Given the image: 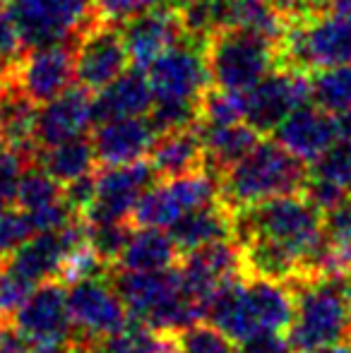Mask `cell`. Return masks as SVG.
Returning a JSON list of instances; mask_svg holds the SVG:
<instances>
[{
    "label": "cell",
    "mask_w": 351,
    "mask_h": 353,
    "mask_svg": "<svg viewBox=\"0 0 351 353\" xmlns=\"http://www.w3.org/2000/svg\"><path fill=\"white\" fill-rule=\"evenodd\" d=\"M226 29H243L279 43L286 22L267 0H226Z\"/></svg>",
    "instance_id": "obj_31"
},
{
    "label": "cell",
    "mask_w": 351,
    "mask_h": 353,
    "mask_svg": "<svg viewBox=\"0 0 351 353\" xmlns=\"http://www.w3.org/2000/svg\"><path fill=\"white\" fill-rule=\"evenodd\" d=\"M169 236L181 250V255L207 243L234 238V212L221 200H214L178 216L169 226Z\"/></svg>",
    "instance_id": "obj_25"
},
{
    "label": "cell",
    "mask_w": 351,
    "mask_h": 353,
    "mask_svg": "<svg viewBox=\"0 0 351 353\" xmlns=\"http://www.w3.org/2000/svg\"><path fill=\"white\" fill-rule=\"evenodd\" d=\"M294 317V291L289 283L243 274L217 288L205 303L202 322L217 327L231 341L258 334H286Z\"/></svg>",
    "instance_id": "obj_2"
},
{
    "label": "cell",
    "mask_w": 351,
    "mask_h": 353,
    "mask_svg": "<svg viewBox=\"0 0 351 353\" xmlns=\"http://www.w3.org/2000/svg\"><path fill=\"white\" fill-rule=\"evenodd\" d=\"M32 226L27 221V214L22 210H10L8 205L0 207V257L12 252L19 243H24L32 236Z\"/></svg>",
    "instance_id": "obj_38"
},
{
    "label": "cell",
    "mask_w": 351,
    "mask_h": 353,
    "mask_svg": "<svg viewBox=\"0 0 351 353\" xmlns=\"http://www.w3.org/2000/svg\"><path fill=\"white\" fill-rule=\"evenodd\" d=\"M274 140L301 161L313 163L337 140V116L320 106H299L274 128Z\"/></svg>",
    "instance_id": "obj_21"
},
{
    "label": "cell",
    "mask_w": 351,
    "mask_h": 353,
    "mask_svg": "<svg viewBox=\"0 0 351 353\" xmlns=\"http://www.w3.org/2000/svg\"><path fill=\"white\" fill-rule=\"evenodd\" d=\"M161 0H94V10L101 22L108 24H123L126 19L135 17L137 12L152 8Z\"/></svg>",
    "instance_id": "obj_41"
},
{
    "label": "cell",
    "mask_w": 351,
    "mask_h": 353,
    "mask_svg": "<svg viewBox=\"0 0 351 353\" xmlns=\"http://www.w3.org/2000/svg\"><path fill=\"white\" fill-rule=\"evenodd\" d=\"M277 48L279 65L303 72L347 65L351 63V14L320 10L289 24Z\"/></svg>",
    "instance_id": "obj_6"
},
{
    "label": "cell",
    "mask_w": 351,
    "mask_h": 353,
    "mask_svg": "<svg viewBox=\"0 0 351 353\" xmlns=\"http://www.w3.org/2000/svg\"><path fill=\"white\" fill-rule=\"evenodd\" d=\"M308 176L315 181H325L337 190L351 195V137L337 135L313 163H308Z\"/></svg>",
    "instance_id": "obj_33"
},
{
    "label": "cell",
    "mask_w": 351,
    "mask_h": 353,
    "mask_svg": "<svg viewBox=\"0 0 351 353\" xmlns=\"http://www.w3.org/2000/svg\"><path fill=\"white\" fill-rule=\"evenodd\" d=\"M128 51L116 24L94 22L75 41V79L89 92H99L128 70Z\"/></svg>",
    "instance_id": "obj_17"
},
{
    "label": "cell",
    "mask_w": 351,
    "mask_h": 353,
    "mask_svg": "<svg viewBox=\"0 0 351 353\" xmlns=\"http://www.w3.org/2000/svg\"><path fill=\"white\" fill-rule=\"evenodd\" d=\"M27 353H80L72 346V341H43V344H32Z\"/></svg>",
    "instance_id": "obj_47"
},
{
    "label": "cell",
    "mask_w": 351,
    "mask_h": 353,
    "mask_svg": "<svg viewBox=\"0 0 351 353\" xmlns=\"http://www.w3.org/2000/svg\"><path fill=\"white\" fill-rule=\"evenodd\" d=\"M32 288L34 283H29L19 274H14L12 270L0 265V317H12L27 301Z\"/></svg>",
    "instance_id": "obj_39"
},
{
    "label": "cell",
    "mask_w": 351,
    "mask_h": 353,
    "mask_svg": "<svg viewBox=\"0 0 351 353\" xmlns=\"http://www.w3.org/2000/svg\"><path fill=\"white\" fill-rule=\"evenodd\" d=\"M267 3H270L272 10L284 19L286 27H289V24L301 22V19L310 17V14H315V12L323 10L320 0H267Z\"/></svg>",
    "instance_id": "obj_44"
},
{
    "label": "cell",
    "mask_w": 351,
    "mask_h": 353,
    "mask_svg": "<svg viewBox=\"0 0 351 353\" xmlns=\"http://www.w3.org/2000/svg\"><path fill=\"white\" fill-rule=\"evenodd\" d=\"M205 58L214 87L245 94L279 65V48L253 32L221 29L205 43Z\"/></svg>",
    "instance_id": "obj_7"
},
{
    "label": "cell",
    "mask_w": 351,
    "mask_h": 353,
    "mask_svg": "<svg viewBox=\"0 0 351 353\" xmlns=\"http://www.w3.org/2000/svg\"><path fill=\"white\" fill-rule=\"evenodd\" d=\"M132 228L126 221L111 223H87V243L106 265H116L126 250Z\"/></svg>",
    "instance_id": "obj_36"
},
{
    "label": "cell",
    "mask_w": 351,
    "mask_h": 353,
    "mask_svg": "<svg viewBox=\"0 0 351 353\" xmlns=\"http://www.w3.org/2000/svg\"><path fill=\"white\" fill-rule=\"evenodd\" d=\"M0 3H3V0H0Z\"/></svg>",
    "instance_id": "obj_54"
},
{
    "label": "cell",
    "mask_w": 351,
    "mask_h": 353,
    "mask_svg": "<svg viewBox=\"0 0 351 353\" xmlns=\"http://www.w3.org/2000/svg\"><path fill=\"white\" fill-rule=\"evenodd\" d=\"M178 262H181V250L171 241L169 231L157 226H137L132 228V236L128 241L126 250H123L121 260L116 262V267L154 272L169 270Z\"/></svg>",
    "instance_id": "obj_28"
},
{
    "label": "cell",
    "mask_w": 351,
    "mask_h": 353,
    "mask_svg": "<svg viewBox=\"0 0 351 353\" xmlns=\"http://www.w3.org/2000/svg\"><path fill=\"white\" fill-rule=\"evenodd\" d=\"M310 101L332 116L351 113V63L315 70L310 77Z\"/></svg>",
    "instance_id": "obj_32"
},
{
    "label": "cell",
    "mask_w": 351,
    "mask_h": 353,
    "mask_svg": "<svg viewBox=\"0 0 351 353\" xmlns=\"http://www.w3.org/2000/svg\"><path fill=\"white\" fill-rule=\"evenodd\" d=\"M323 10H332V12L351 14V0H320Z\"/></svg>",
    "instance_id": "obj_48"
},
{
    "label": "cell",
    "mask_w": 351,
    "mask_h": 353,
    "mask_svg": "<svg viewBox=\"0 0 351 353\" xmlns=\"http://www.w3.org/2000/svg\"><path fill=\"white\" fill-rule=\"evenodd\" d=\"M32 341L14 325L12 317H0V353H27Z\"/></svg>",
    "instance_id": "obj_46"
},
{
    "label": "cell",
    "mask_w": 351,
    "mask_h": 353,
    "mask_svg": "<svg viewBox=\"0 0 351 353\" xmlns=\"http://www.w3.org/2000/svg\"><path fill=\"white\" fill-rule=\"evenodd\" d=\"M85 241L87 223L85 219H77L61 231L32 233L27 241L19 243L12 252L3 257V265L37 286V283L58 279L68 252Z\"/></svg>",
    "instance_id": "obj_13"
},
{
    "label": "cell",
    "mask_w": 351,
    "mask_h": 353,
    "mask_svg": "<svg viewBox=\"0 0 351 353\" xmlns=\"http://www.w3.org/2000/svg\"><path fill=\"white\" fill-rule=\"evenodd\" d=\"M310 101V77L296 68L277 65L267 72L255 87L245 92V123L250 128L267 135L274 132V128Z\"/></svg>",
    "instance_id": "obj_12"
},
{
    "label": "cell",
    "mask_w": 351,
    "mask_h": 353,
    "mask_svg": "<svg viewBox=\"0 0 351 353\" xmlns=\"http://www.w3.org/2000/svg\"><path fill=\"white\" fill-rule=\"evenodd\" d=\"M154 132H171L183 130V128H192L200 123V113H197V103H183V101H154L150 108V118Z\"/></svg>",
    "instance_id": "obj_37"
},
{
    "label": "cell",
    "mask_w": 351,
    "mask_h": 353,
    "mask_svg": "<svg viewBox=\"0 0 351 353\" xmlns=\"http://www.w3.org/2000/svg\"><path fill=\"white\" fill-rule=\"evenodd\" d=\"M200 125H229L245 121V94L210 87L197 103Z\"/></svg>",
    "instance_id": "obj_35"
},
{
    "label": "cell",
    "mask_w": 351,
    "mask_h": 353,
    "mask_svg": "<svg viewBox=\"0 0 351 353\" xmlns=\"http://www.w3.org/2000/svg\"><path fill=\"white\" fill-rule=\"evenodd\" d=\"M8 79H10V63H0V92L5 89Z\"/></svg>",
    "instance_id": "obj_50"
},
{
    "label": "cell",
    "mask_w": 351,
    "mask_h": 353,
    "mask_svg": "<svg viewBox=\"0 0 351 353\" xmlns=\"http://www.w3.org/2000/svg\"><path fill=\"white\" fill-rule=\"evenodd\" d=\"M27 163L29 161H24L14 149L5 147V144L0 142V205H10V202L14 200L19 176H22Z\"/></svg>",
    "instance_id": "obj_40"
},
{
    "label": "cell",
    "mask_w": 351,
    "mask_h": 353,
    "mask_svg": "<svg viewBox=\"0 0 351 353\" xmlns=\"http://www.w3.org/2000/svg\"><path fill=\"white\" fill-rule=\"evenodd\" d=\"M34 161L53 178L61 185L77 181V178L94 173L97 166V154H94L92 137L80 135L70 137V140H63L51 147H41V152H37Z\"/></svg>",
    "instance_id": "obj_29"
},
{
    "label": "cell",
    "mask_w": 351,
    "mask_h": 353,
    "mask_svg": "<svg viewBox=\"0 0 351 353\" xmlns=\"http://www.w3.org/2000/svg\"><path fill=\"white\" fill-rule=\"evenodd\" d=\"M294 317L286 330L294 353H320L351 339V310L342 274H318L289 283Z\"/></svg>",
    "instance_id": "obj_5"
},
{
    "label": "cell",
    "mask_w": 351,
    "mask_h": 353,
    "mask_svg": "<svg viewBox=\"0 0 351 353\" xmlns=\"http://www.w3.org/2000/svg\"><path fill=\"white\" fill-rule=\"evenodd\" d=\"M205 152V168L217 178L229 171L236 161L245 157L260 142V132L245 121L229 123V125H200L197 123Z\"/></svg>",
    "instance_id": "obj_27"
},
{
    "label": "cell",
    "mask_w": 351,
    "mask_h": 353,
    "mask_svg": "<svg viewBox=\"0 0 351 353\" xmlns=\"http://www.w3.org/2000/svg\"><path fill=\"white\" fill-rule=\"evenodd\" d=\"M111 283L128 315L137 317L157 332L176 334L195 322H202V305L183 288L178 265L154 272L123 270L113 265Z\"/></svg>",
    "instance_id": "obj_3"
},
{
    "label": "cell",
    "mask_w": 351,
    "mask_h": 353,
    "mask_svg": "<svg viewBox=\"0 0 351 353\" xmlns=\"http://www.w3.org/2000/svg\"><path fill=\"white\" fill-rule=\"evenodd\" d=\"M0 207H5V205H0Z\"/></svg>",
    "instance_id": "obj_52"
},
{
    "label": "cell",
    "mask_w": 351,
    "mask_h": 353,
    "mask_svg": "<svg viewBox=\"0 0 351 353\" xmlns=\"http://www.w3.org/2000/svg\"><path fill=\"white\" fill-rule=\"evenodd\" d=\"M239 349L241 353H294L286 334H274V332L250 336V339L241 341Z\"/></svg>",
    "instance_id": "obj_45"
},
{
    "label": "cell",
    "mask_w": 351,
    "mask_h": 353,
    "mask_svg": "<svg viewBox=\"0 0 351 353\" xmlns=\"http://www.w3.org/2000/svg\"><path fill=\"white\" fill-rule=\"evenodd\" d=\"M72 320V346L89 353L94 341L116 332L128 320V310L111 283V272L66 283Z\"/></svg>",
    "instance_id": "obj_9"
},
{
    "label": "cell",
    "mask_w": 351,
    "mask_h": 353,
    "mask_svg": "<svg viewBox=\"0 0 351 353\" xmlns=\"http://www.w3.org/2000/svg\"><path fill=\"white\" fill-rule=\"evenodd\" d=\"M10 77L32 101H48L75 82V48L72 43L27 48L22 58L10 63Z\"/></svg>",
    "instance_id": "obj_15"
},
{
    "label": "cell",
    "mask_w": 351,
    "mask_h": 353,
    "mask_svg": "<svg viewBox=\"0 0 351 353\" xmlns=\"http://www.w3.org/2000/svg\"><path fill=\"white\" fill-rule=\"evenodd\" d=\"M94 123L92 116V99L89 89L68 87L58 97L41 103L37 113V147H51L70 137H80L89 130Z\"/></svg>",
    "instance_id": "obj_20"
},
{
    "label": "cell",
    "mask_w": 351,
    "mask_h": 353,
    "mask_svg": "<svg viewBox=\"0 0 351 353\" xmlns=\"http://www.w3.org/2000/svg\"><path fill=\"white\" fill-rule=\"evenodd\" d=\"M63 197V185L58 181H53L37 161H29L24 166L22 176H19L17 190H14V205L22 212L39 210L43 205L61 200Z\"/></svg>",
    "instance_id": "obj_34"
},
{
    "label": "cell",
    "mask_w": 351,
    "mask_h": 353,
    "mask_svg": "<svg viewBox=\"0 0 351 353\" xmlns=\"http://www.w3.org/2000/svg\"><path fill=\"white\" fill-rule=\"evenodd\" d=\"M157 173L150 161H132L121 166H103L97 173V188L89 207L82 214L85 223L126 221L135 210L142 192L154 183Z\"/></svg>",
    "instance_id": "obj_14"
},
{
    "label": "cell",
    "mask_w": 351,
    "mask_h": 353,
    "mask_svg": "<svg viewBox=\"0 0 351 353\" xmlns=\"http://www.w3.org/2000/svg\"><path fill=\"white\" fill-rule=\"evenodd\" d=\"M342 279H344V293H347V303H349V310H351V270L344 272Z\"/></svg>",
    "instance_id": "obj_51"
},
{
    "label": "cell",
    "mask_w": 351,
    "mask_h": 353,
    "mask_svg": "<svg viewBox=\"0 0 351 353\" xmlns=\"http://www.w3.org/2000/svg\"><path fill=\"white\" fill-rule=\"evenodd\" d=\"M94 188H97V173H87V176L63 185V197H66V202L72 207V212L77 216H82L89 207V202L94 197Z\"/></svg>",
    "instance_id": "obj_42"
},
{
    "label": "cell",
    "mask_w": 351,
    "mask_h": 353,
    "mask_svg": "<svg viewBox=\"0 0 351 353\" xmlns=\"http://www.w3.org/2000/svg\"><path fill=\"white\" fill-rule=\"evenodd\" d=\"M145 74L154 101L200 103L202 94L212 87L205 46L188 39L154 58Z\"/></svg>",
    "instance_id": "obj_11"
},
{
    "label": "cell",
    "mask_w": 351,
    "mask_h": 353,
    "mask_svg": "<svg viewBox=\"0 0 351 353\" xmlns=\"http://www.w3.org/2000/svg\"><path fill=\"white\" fill-rule=\"evenodd\" d=\"M320 353H351V339L339 341V344H334V346H328V349L320 351Z\"/></svg>",
    "instance_id": "obj_49"
},
{
    "label": "cell",
    "mask_w": 351,
    "mask_h": 353,
    "mask_svg": "<svg viewBox=\"0 0 351 353\" xmlns=\"http://www.w3.org/2000/svg\"><path fill=\"white\" fill-rule=\"evenodd\" d=\"M234 238L250 276L294 283L332 274L323 238V212L303 192L236 210Z\"/></svg>",
    "instance_id": "obj_1"
},
{
    "label": "cell",
    "mask_w": 351,
    "mask_h": 353,
    "mask_svg": "<svg viewBox=\"0 0 351 353\" xmlns=\"http://www.w3.org/2000/svg\"><path fill=\"white\" fill-rule=\"evenodd\" d=\"M308 163L277 140L258 142L241 161L219 176V200L231 212L279 195L303 192Z\"/></svg>",
    "instance_id": "obj_4"
},
{
    "label": "cell",
    "mask_w": 351,
    "mask_h": 353,
    "mask_svg": "<svg viewBox=\"0 0 351 353\" xmlns=\"http://www.w3.org/2000/svg\"><path fill=\"white\" fill-rule=\"evenodd\" d=\"M123 43L135 68H147L154 58L183 41V27L178 10L164 5V0L137 12L123 22Z\"/></svg>",
    "instance_id": "obj_19"
},
{
    "label": "cell",
    "mask_w": 351,
    "mask_h": 353,
    "mask_svg": "<svg viewBox=\"0 0 351 353\" xmlns=\"http://www.w3.org/2000/svg\"><path fill=\"white\" fill-rule=\"evenodd\" d=\"M178 272H181L183 288L200 303L205 312L207 298L217 288L245 274L241 245L236 243V238H226V241H214L190 252H183Z\"/></svg>",
    "instance_id": "obj_16"
},
{
    "label": "cell",
    "mask_w": 351,
    "mask_h": 353,
    "mask_svg": "<svg viewBox=\"0 0 351 353\" xmlns=\"http://www.w3.org/2000/svg\"><path fill=\"white\" fill-rule=\"evenodd\" d=\"M214 200H219V178L207 168H200L185 176L164 178L157 185L152 183L137 200L130 216L137 226L169 228L185 212Z\"/></svg>",
    "instance_id": "obj_10"
},
{
    "label": "cell",
    "mask_w": 351,
    "mask_h": 353,
    "mask_svg": "<svg viewBox=\"0 0 351 353\" xmlns=\"http://www.w3.org/2000/svg\"><path fill=\"white\" fill-rule=\"evenodd\" d=\"M22 39H19L17 24L10 17L8 8L0 5V63H12L22 51Z\"/></svg>",
    "instance_id": "obj_43"
},
{
    "label": "cell",
    "mask_w": 351,
    "mask_h": 353,
    "mask_svg": "<svg viewBox=\"0 0 351 353\" xmlns=\"http://www.w3.org/2000/svg\"><path fill=\"white\" fill-rule=\"evenodd\" d=\"M154 103L147 74L137 70H126L116 79L101 87L92 99V116L97 123L116 121V118L147 116Z\"/></svg>",
    "instance_id": "obj_23"
},
{
    "label": "cell",
    "mask_w": 351,
    "mask_h": 353,
    "mask_svg": "<svg viewBox=\"0 0 351 353\" xmlns=\"http://www.w3.org/2000/svg\"><path fill=\"white\" fill-rule=\"evenodd\" d=\"M157 132L145 116L135 118H116L103 121L97 125L92 135L97 163L101 166H121V163L140 161L150 154Z\"/></svg>",
    "instance_id": "obj_22"
},
{
    "label": "cell",
    "mask_w": 351,
    "mask_h": 353,
    "mask_svg": "<svg viewBox=\"0 0 351 353\" xmlns=\"http://www.w3.org/2000/svg\"><path fill=\"white\" fill-rule=\"evenodd\" d=\"M14 325L27 334L32 344L43 341H70L72 320L68 310V288L63 281L51 279L37 283L27 301L12 315Z\"/></svg>",
    "instance_id": "obj_18"
},
{
    "label": "cell",
    "mask_w": 351,
    "mask_h": 353,
    "mask_svg": "<svg viewBox=\"0 0 351 353\" xmlns=\"http://www.w3.org/2000/svg\"><path fill=\"white\" fill-rule=\"evenodd\" d=\"M5 8L27 48L75 43L94 22H99L94 0H8Z\"/></svg>",
    "instance_id": "obj_8"
},
{
    "label": "cell",
    "mask_w": 351,
    "mask_h": 353,
    "mask_svg": "<svg viewBox=\"0 0 351 353\" xmlns=\"http://www.w3.org/2000/svg\"><path fill=\"white\" fill-rule=\"evenodd\" d=\"M89 353H183L174 334L152 330L137 317H128L116 332L94 341Z\"/></svg>",
    "instance_id": "obj_30"
},
{
    "label": "cell",
    "mask_w": 351,
    "mask_h": 353,
    "mask_svg": "<svg viewBox=\"0 0 351 353\" xmlns=\"http://www.w3.org/2000/svg\"><path fill=\"white\" fill-rule=\"evenodd\" d=\"M0 265H3V262H0Z\"/></svg>",
    "instance_id": "obj_53"
},
{
    "label": "cell",
    "mask_w": 351,
    "mask_h": 353,
    "mask_svg": "<svg viewBox=\"0 0 351 353\" xmlns=\"http://www.w3.org/2000/svg\"><path fill=\"white\" fill-rule=\"evenodd\" d=\"M150 166L159 178H176L205 168V152L197 125L159 132L150 147Z\"/></svg>",
    "instance_id": "obj_26"
},
{
    "label": "cell",
    "mask_w": 351,
    "mask_h": 353,
    "mask_svg": "<svg viewBox=\"0 0 351 353\" xmlns=\"http://www.w3.org/2000/svg\"><path fill=\"white\" fill-rule=\"evenodd\" d=\"M37 113V101H32L10 77L0 92V142L14 149L24 161H34L39 152L37 137H34Z\"/></svg>",
    "instance_id": "obj_24"
}]
</instances>
